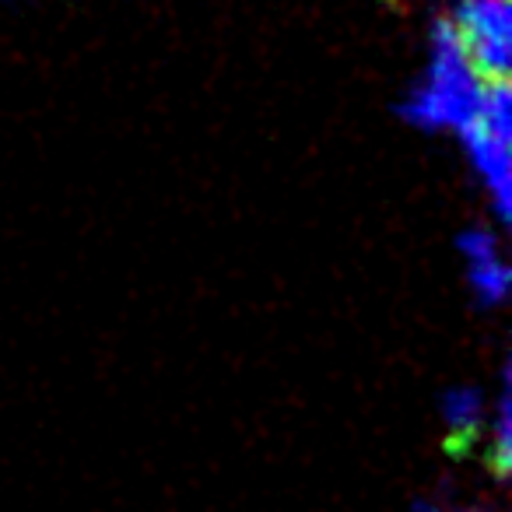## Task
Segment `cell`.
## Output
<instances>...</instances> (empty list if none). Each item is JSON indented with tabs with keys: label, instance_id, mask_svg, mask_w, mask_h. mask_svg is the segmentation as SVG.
I'll return each instance as SVG.
<instances>
[{
	"label": "cell",
	"instance_id": "1",
	"mask_svg": "<svg viewBox=\"0 0 512 512\" xmlns=\"http://www.w3.org/2000/svg\"><path fill=\"white\" fill-rule=\"evenodd\" d=\"M488 81L477 74L453 22L432 29V50L421 78L404 99V116L428 134H463L474 123Z\"/></svg>",
	"mask_w": 512,
	"mask_h": 512
},
{
	"label": "cell",
	"instance_id": "2",
	"mask_svg": "<svg viewBox=\"0 0 512 512\" xmlns=\"http://www.w3.org/2000/svg\"><path fill=\"white\" fill-rule=\"evenodd\" d=\"M463 151L484 190L495 221H509L512 214V92L509 81H488L477 116L463 130Z\"/></svg>",
	"mask_w": 512,
	"mask_h": 512
},
{
	"label": "cell",
	"instance_id": "3",
	"mask_svg": "<svg viewBox=\"0 0 512 512\" xmlns=\"http://www.w3.org/2000/svg\"><path fill=\"white\" fill-rule=\"evenodd\" d=\"M453 29L463 53L484 81H509L512 67V11L509 0H460Z\"/></svg>",
	"mask_w": 512,
	"mask_h": 512
},
{
	"label": "cell",
	"instance_id": "4",
	"mask_svg": "<svg viewBox=\"0 0 512 512\" xmlns=\"http://www.w3.org/2000/svg\"><path fill=\"white\" fill-rule=\"evenodd\" d=\"M456 249H460L463 278H467V288L477 306L502 309L512 292V267L505 260V246L498 228L488 225V221L463 228L460 239H456Z\"/></svg>",
	"mask_w": 512,
	"mask_h": 512
},
{
	"label": "cell",
	"instance_id": "5",
	"mask_svg": "<svg viewBox=\"0 0 512 512\" xmlns=\"http://www.w3.org/2000/svg\"><path fill=\"white\" fill-rule=\"evenodd\" d=\"M488 407H491V393L481 390L477 383L449 386L439 400V421L456 446H467V442H474L484 435Z\"/></svg>",
	"mask_w": 512,
	"mask_h": 512
},
{
	"label": "cell",
	"instance_id": "6",
	"mask_svg": "<svg viewBox=\"0 0 512 512\" xmlns=\"http://www.w3.org/2000/svg\"><path fill=\"white\" fill-rule=\"evenodd\" d=\"M484 442H488L491 467L498 477H505L512 470V383L509 369H502L498 376V390L491 397L488 421H484Z\"/></svg>",
	"mask_w": 512,
	"mask_h": 512
},
{
	"label": "cell",
	"instance_id": "7",
	"mask_svg": "<svg viewBox=\"0 0 512 512\" xmlns=\"http://www.w3.org/2000/svg\"><path fill=\"white\" fill-rule=\"evenodd\" d=\"M460 512H488V509H460Z\"/></svg>",
	"mask_w": 512,
	"mask_h": 512
}]
</instances>
